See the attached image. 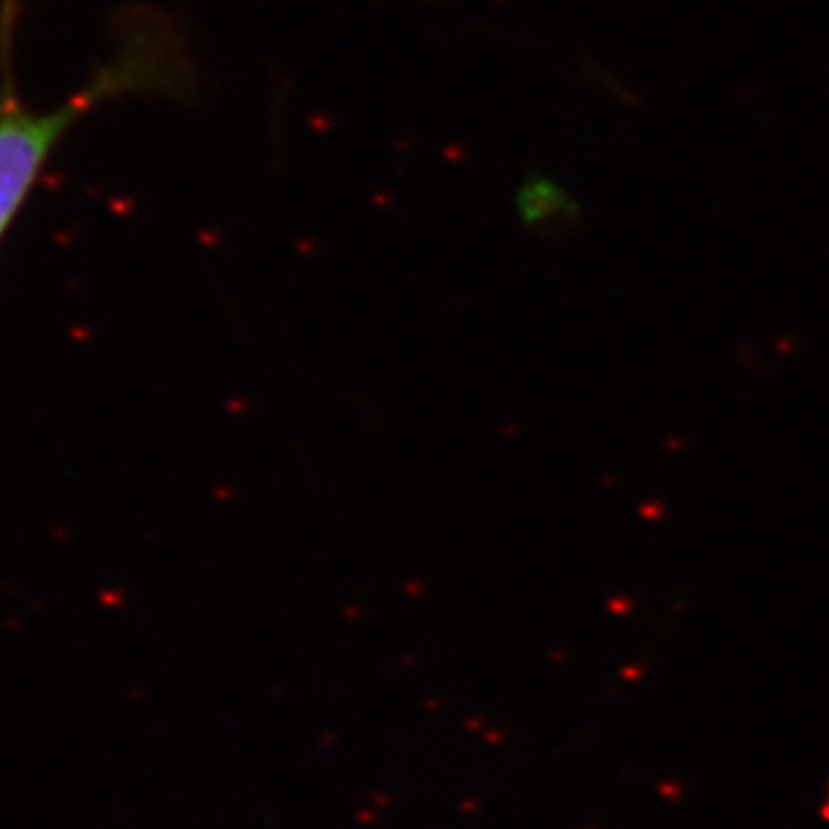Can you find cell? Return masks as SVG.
Returning a JSON list of instances; mask_svg holds the SVG:
<instances>
[{
	"label": "cell",
	"mask_w": 829,
	"mask_h": 829,
	"mask_svg": "<svg viewBox=\"0 0 829 829\" xmlns=\"http://www.w3.org/2000/svg\"><path fill=\"white\" fill-rule=\"evenodd\" d=\"M516 215L534 233H551L574 219L576 203L562 185L532 176L523 180L516 192Z\"/></svg>",
	"instance_id": "obj_2"
},
{
	"label": "cell",
	"mask_w": 829,
	"mask_h": 829,
	"mask_svg": "<svg viewBox=\"0 0 829 829\" xmlns=\"http://www.w3.org/2000/svg\"><path fill=\"white\" fill-rule=\"evenodd\" d=\"M148 72V65L132 60L125 67L104 72L58 109L47 113L14 109L0 116V240L70 127L113 93L141 86V79L150 77Z\"/></svg>",
	"instance_id": "obj_1"
}]
</instances>
